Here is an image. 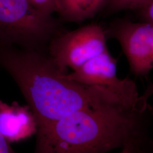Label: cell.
I'll list each match as a JSON object with an SVG mask.
<instances>
[{
	"instance_id": "obj_8",
	"label": "cell",
	"mask_w": 153,
	"mask_h": 153,
	"mask_svg": "<svg viewBox=\"0 0 153 153\" xmlns=\"http://www.w3.org/2000/svg\"><path fill=\"white\" fill-rule=\"evenodd\" d=\"M109 0H59L57 13L60 21L81 22L93 18L107 5Z\"/></svg>"
},
{
	"instance_id": "obj_4",
	"label": "cell",
	"mask_w": 153,
	"mask_h": 153,
	"mask_svg": "<svg viewBox=\"0 0 153 153\" xmlns=\"http://www.w3.org/2000/svg\"><path fill=\"white\" fill-rule=\"evenodd\" d=\"M105 31L98 24H90L71 31H64L48 45L49 56L61 70L73 71L107 49Z\"/></svg>"
},
{
	"instance_id": "obj_5",
	"label": "cell",
	"mask_w": 153,
	"mask_h": 153,
	"mask_svg": "<svg viewBox=\"0 0 153 153\" xmlns=\"http://www.w3.org/2000/svg\"><path fill=\"white\" fill-rule=\"evenodd\" d=\"M105 31L120 44L131 72L138 76L148 75L153 69V23L117 21Z\"/></svg>"
},
{
	"instance_id": "obj_9",
	"label": "cell",
	"mask_w": 153,
	"mask_h": 153,
	"mask_svg": "<svg viewBox=\"0 0 153 153\" xmlns=\"http://www.w3.org/2000/svg\"><path fill=\"white\" fill-rule=\"evenodd\" d=\"M152 0H109L107 6L109 11L128 9H141Z\"/></svg>"
},
{
	"instance_id": "obj_3",
	"label": "cell",
	"mask_w": 153,
	"mask_h": 153,
	"mask_svg": "<svg viewBox=\"0 0 153 153\" xmlns=\"http://www.w3.org/2000/svg\"><path fill=\"white\" fill-rule=\"evenodd\" d=\"M64 31L60 21L39 11L28 0H0V44L42 51Z\"/></svg>"
},
{
	"instance_id": "obj_14",
	"label": "cell",
	"mask_w": 153,
	"mask_h": 153,
	"mask_svg": "<svg viewBox=\"0 0 153 153\" xmlns=\"http://www.w3.org/2000/svg\"><path fill=\"white\" fill-rule=\"evenodd\" d=\"M120 153H132L130 146H126Z\"/></svg>"
},
{
	"instance_id": "obj_10",
	"label": "cell",
	"mask_w": 153,
	"mask_h": 153,
	"mask_svg": "<svg viewBox=\"0 0 153 153\" xmlns=\"http://www.w3.org/2000/svg\"><path fill=\"white\" fill-rule=\"evenodd\" d=\"M31 4L38 10L45 14L52 16L57 13L59 0H28Z\"/></svg>"
},
{
	"instance_id": "obj_1",
	"label": "cell",
	"mask_w": 153,
	"mask_h": 153,
	"mask_svg": "<svg viewBox=\"0 0 153 153\" xmlns=\"http://www.w3.org/2000/svg\"><path fill=\"white\" fill-rule=\"evenodd\" d=\"M0 66L12 77L31 109L38 131L82 109L128 103L126 95L65 76L43 51L0 44Z\"/></svg>"
},
{
	"instance_id": "obj_13",
	"label": "cell",
	"mask_w": 153,
	"mask_h": 153,
	"mask_svg": "<svg viewBox=\"0 0 153 153\" xmlns=\"http://www.w3.org/2000/svg\"><path fill=\"white\" fill-rule=\"evenodd\" d=\"M153 94V85H151L150 86H149L148 89L146 90V91H145V94L141 97V99H142L143 100L146 102L147 99Z\"/></svg>"
},
{
	"instance_id": "obj_7",
	"label": "cell",
	"mask_w": 153,
	"mask_h": 153,
	"mask_svg": "<svg viewBox=\"0 0 153 153\" xmlns=\"http://www.w3.org/2000/svg\"><path fill=\"white\" fill-rule=\"evenodd\" d=\"M38 126L28 105L9 104L0 100V132L9 142H18L36 134Z\"/></svg>"
},
{
	"instance_id": "obj_12",
	"label": "cell",
	"mask_w": 153,
	"mask_h": 153,
	"mask_svg": "<svg viewBox=\"0 0 153 153\" xmlns=\"http://www.w3.org/2000/svg\"><path fill=\"white\" fill-rule=\"evenodd\" d=\"M0 153H16L0 132Z\"/></svg>"
},
{
	"instance_id": "obj_11",
	"label": "cell",
	"mask_w": 153,
	"mask_h": 153,
	"mask_svg": "<svg viewBox=\"0 0 153 153\" xmlns=\"http://www.w3.org/2000/svg\"><path fill=\"white\" fill-rule=\"evenodd\" d=\"M140 10L143 21L153 23V0L140 9Z\"/></svg>"
},
{
	"instance_id": "obj_6",
	"label": "cell",
	"mask_w": 153,
	"mask_h": 153,
	"mask_svg": "<svg viewBox=\"0 0 153 153\" xmlns=\"http://www.w3.org/2000/svg\"><path fill=\"white\" fill-rule=\"evenodd\" d=\"M65 76L71 81L88 86L108 88L126 95L138 97L136 84L130 79L117 76V61L108 49L73 71Z\"/></svg>"
},
{
	"instance_id": "obj_2",
	"label": "cell",
	"mask_w": 153,
	"mask_h": 153,
	"mask_svg": "<svg viewBox=\"0 0 153 153\" xmlns=\"http://www.w3.org/2000/svg\"><path fill=\"white\" fill-rule=\"evenodd\" d=\"M142 108L114 103L82 109L36 132L33 153H106L124 144Z\"/></svg>"
}]
</instances>
